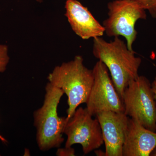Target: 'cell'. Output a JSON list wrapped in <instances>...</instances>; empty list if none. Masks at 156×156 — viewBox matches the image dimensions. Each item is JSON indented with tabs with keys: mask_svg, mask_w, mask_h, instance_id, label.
Returning <instances> with one entry per match:
<instances>
[{
	"mask_svg": "<svg viewBox=\"0 0 156 156\" xmlns=\"http://www.w3.org/2000/svg\"><path fill=\"white\" fill-rule=\"evenodd\" d=\"M92 53L95 58L107 67L117 92L121 98L128 84L139 76L141 63L134 50H129L126 43L115 37L108 42L101 37L93 39Z\"/></svg>",
	"mask_w": 156,
	"mask_h": 156,
	"instance_id": "1",
	"label": "cell"
},
{
	"mask_svg": "<svg viewBox=\"0 0 156 156\" xmlns=\"http://www.w3.org/2000/svg\"><path fill=\"white\" fill-rule=\"evenodd\" d=\"M83 62L82 56H76L73 60L56 66L48 76L49 83L67 95V122L78 107L87 102L94 82L93 71Z\"/></svg>",
	"mask_w": 156,
	"mask_h": 156,
	"instance_id": "2",
	"label": "cell"
},
{
	"mask_svg": "<svg viewBox=\"0 0 156 156\" xmlns=\"http://www.w3.org/2000/svg\"><path fill=\"white\" fill-rule=\"evenodd\" d=\"M45 92L43 105L34 113L37 144L43 151L60 147L64 140L62 134L67 122L66 117H59L57 113L63 91L48 82Z\"/></svg>",
	"mask_w": 156,
	"mask_h": 156,
	"instance_id": "3",
	"label": "cell"
},
{
	"mask_svg": "<svg viewBox=\"0 0 156 156\" xmlns=\"http://www.w3.org/2000/svg\"><path fill=\"white\" fill-rule=\"evenodd\" d=\"M124 113L145 128L156 131V100L150 81L139 76L126 87L122 98Z\"/></svg>",
	"mask_w": 156,
	"mask_h": 156,
	"instance_id": "4",
	"label": "cell"
},
{
	"mask_svg": "<svg viewBox=\"0 0 156 156\" xmlns=\"http://www.w3.org/2000/svg\"><path fill=\"white\" fill-rule=\"evenodd\" d=\"M107 7L108 17L102 24L105 33L109 37H124L128 49L133 50L137 34L135 24L139 20L147 19L145 10L131 0H114Z\"/></svg>",
	"mask_w": 156,
	"mask_h": 156,
	"instance_id": "5",
	"label": "cell"
},
{
	"mask_svg": "<svg viewBox=\"0 0 156 156\" xmlns=\"http://www.w3.org/2000/svg\"><path fill=\"white\" fill-rule=\"evenodd\" d=\"M87 109L78 108L65 126L63 134L67 136L65 147L81 144L84 154L98 149L104 144L100 124L93 119Z\"/></svg>",
	"mask_w": 156,
	"mask_h": 156,
	"instance_id": "6",
	"label": "cell"
},
{
	"mask_svg": "<svg viewBox=\"0 0 156 156\" xmlns=\"http://www.w3.org/2000/svg\"><path fill=\"white\" fill-rule=\"evenodd\" d=\"M92 71L94 82L86 103L89 114L93 116L103 112L124 113L122 100L110 77L105 64L98 60Z\"/></svg>",
	"mask_w": 156,
	"mask_h": 156,
	"instance_id": "7",
	"label": "cell"
},
{
	"mask_svg": "<svg viewBox=\"0 0 156 156\" xmlns=\"http://www.w3.org/2000/svg\"><path fill=\"white\" fill-rule=\"evenodd\" d=\"M96 116L102 131L105 156H123L129 117L125 113L112 111L101 112Z\"/></svg>",
	"mask_w": 156,
	"mask_h": 156,
	"instance_id": "8",
	"label": "cell"
},
{
	"mask_svg": "<svg viewBox=\"0 0 156 156\" xmlns=\"http://www.w3.org/2000/svg\"><path fill=\"white\" fill-rule=\"evenodd\" d=\"M65 9V16L72 29L83 40L101 37L105 33L103 26L79 1L67 0Z\"/></svg>",
	"mask_w": 156,
	"mask_h": 156,
	"instance_id": "9",
	"label": "cell"
},
{
	"mask_svg": "<svg viewBox=\"0 0 156 156\" xmlns=\"http://www.w3.org/2000/svg\"><path fill=\"white\" fill-rule=\"evenodd\" d=\"M156 147V132L145 128L129 117L123 156H150Z\"/></svg>",
	"mask_w": 156,
	"mask_h": 156,
	"instance_id": "10",
	"label": "cell"
},
{
	"mask_svg": "<svg viewBox=\"0 0 156 156\" xmlns=\"http://www.w3.org/2000/svg\"><path fill=\"white\" fill-rule=\"evenodd\" d=\"M137 3L145 10L147 11L151 16L156 18V0H131Z\"/></svg>",
	"mask_w": 156,
	"mask_h": 156,
	"instance_id": "11",
	"label": "cell"
},
{
	"mask_svg": "<svg viewBox=\"0 0 156 156\" xmlns=\"http://www.w3.org/2000/svg\"><path fill=\"white\" fill-rule=\"evenodd\" d=\"M8 47L7 45L0 44V73L4 72L9 62L8 54Z\"/></svg>",
	"mask_w": 156,
	"mask_h": 156,
	"instance_id": "12",
	"label": "cell"
},
{
	"mask_svg": "<svg viewBox=\"0 0 156 156\" xmlns=\"http://www.w3.org/2000/svg\"><path fill=\"white\" fill-rule=\"evenodd\" d=\"M56 155L58 156H75V151L71 147H65L63 148H59L57 150Z\"/></svg>",
	"mask_w": 156,
	"mask_h": 156,
	"instance_id": "13",
	"label": "cell"
},
{
	"mask_svg": "<svg viewBox=\"0 0 156 156\" xmlns=\"http://www.w3.org/2000/svg\"><path fill=\"white\" fill-rule=\"evenodd\" d=\"M152 88L153 90L155 98L156 100V76L154 78V79L151 83Z\"/></svg>",
	"mask_w": 156,
	"mask_h": 156,
	"instance_id": "14",
	"label": "cell"
},
{
	"mask_svg": "<svg viewBox=\"0 0 156 156\" xmlns=\"http://www.w3.org/2000/svg\"><path fill=\"white\" fill-rule=\"evenodd\" d=\"M150 156H156V147L154 149L150 154Z\"/></svg>",
	"mask_w": 156,
	"mask_h": 156,
	"instance_id": "15",
	"label": "cell"
},
{
	"mask_svg": "<svg viewBox=\"0 0 156 156\" xmlns=\"http://www.w3.org/2000/svg\"><path fill=\"white\" fill-rule=\"evenodd\" d=\"M0 139L3 141V142H6V140L4 137H2L1 135H0Z\"/></svg>",
	"mask_w": 156,
	"mask_h": 156,
	"instance_id": "16",
	"label": "cell"
},
{
	"mask_svg": "<svg viewBox=\"0 0 156 156\" xmlns=\"http://www.w3.org/2000/svg\"><path fill=\"white\" fill-rule=\"evenodd\" d=\"M36 1H37V2H43V0H36Z\"/></svg>",
	"mask_w": 156,
	"mask_h": 156,
	"instance_id": "17",
	"label": "cell"
}]
</instances>
